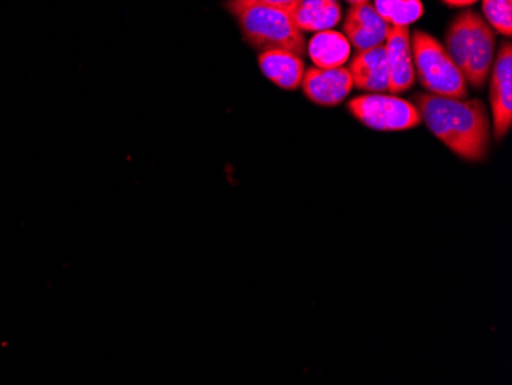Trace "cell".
Returning a JSON list of instances; mask_svg holds the SVG:
<instances>
[{
    "instance_id": "8992f818",
    "label": "cell",
    "mask_w": 512,
    "mask_h": 385,
    "mask_svg": "<svg viewBox=\"0 0 512 385\" xmlns=\"http://www.w3.org/2000/svg\"><path fill=\"white\" fill-rule=\"evenodd\" d=\"M496 34L490 24L474 11L471 22V39L468 43L467 70L465 79L471 88H485L493 70Z\"/></svg>"
},
{
    "instance_id": "9c48e42d",
    "label": "cell",
    "mask_w": 512,
    "mask_h": 385,
    "mask_svg": "<svg viewBox=\"0 0 512 385\" xmlns=\"http://www.w3.org/2000/svg\"><path fill=\"white\" fill-rule=\"evenodd\" d=\"M387 53L388 79L391 94H402L413 88L416 82L413 53H411V36L408 27H390L385 40Z\"/></svg>"
},
{
    "instance_id": "5b68a950",
    "label": "cell",
    "mask_w": 512,
    "mask_h": 385,
    "mask_svg": "<svg viewBox=\"0 0 512 385\" xmlns=\"http://www.w3.org/2000/svg\"><path fill=\"white\" fill-rule=\"evenodd\" d=\"M490 100L493 112V135L496 142H502L512 126V45H500L496 62L493 63Z\"/></svg>"
},
{
    "instance_id": "30bf717a",
    "label": "cell",
    "mask_w": 512,
    "mask_h": 385,
    "mask_svg": "<svg viewBox=\"0 0 512 385\" xmlns=\"http://www.w3.org/2000/svg\"><path fill=\"white\" fill-rule=\"evenodd\" d=\"M353 86L368 94H384L390 88L385 43L381 47L361 51L353 56L348 68Z\"/></svg>"
},
{
    "instance_id": "7c38bea8",
    "label": "cell",
    "mask_w": 512,
    "mask_h": 385,
    "mask_svg": "<svg viewBox=\"0 0 512 385\" xmlns=\"http://www.w3.org/2000/svg\"><path fill=\"white\" fill-rule=\"evenodd\" d=\"M287 13L302 33L332 30L342 16L338 0H298Z\"/></svg>"
},
{
    "instance_id": "2e32d148",
    "label": "cell",
    "mask_w": 512,
    "mask_h": 385,
    "mask_svg": "<svg viewBox=\"0 0 512 385\" xmlns=\"http://www.w3.org/2000/svg\"><path fill=\"white\" fill-rule=\"evenodd\" d=\"M298 0H226V7L230 13H237L238 10L250 5H263V7L278 8V10L289 11Z\"/></svg>"
},
{
    "instance_id": "6da1fadb",
    "label": "cell",
    "mask_w": 512,
    "mask_h": 385,
    "mask_svg": "<svg viewBox=\"0 0 512 385\" xmlns=\"http://www.w3.org/2000/svg\"><path fill=\"white\" fill-rule=\"evenodd\" d=\"M414 105L422 122L451 152L465 162H485L490 152L491 123L479 99H451L417 94Z\"/></svg>"
},
{
    "instance_id": "9a60e30c",
    "label": "cell",
    "mask_w": 512,
    "mask_h": 385,
    "mask_svg": "<svg viewBox=\"0 0 512 385\" xmlns=\"http://www.w3.org/2000/svg\"><path fill=\"white\" fill-rule=\"evenodd\" d=\"M512 0H482V10L486 22L493 30L505 37H511Z\"/></svg>"
},
{
    "instance_id": "52a82bcc",
    "label": "cell",
    "mask_w": 512,
    "mask_h": 385,
    "mask_svg": "<svg viewBox=\"0 0 512 385\" xmlns=\"http://www.w3.org/2000/svg\"><path fill=\"white\" fill-rule=\"evenodd\" d=\"M390 27L391 25L379 16L375 5L362 2L353 4L347 11L342 34L347 37L348 43L355 48L356 53H361L384 45Z\"/></svg>"
},
{
    "instance_id": "277c9868",
    "label": "cell",
    "mask_w": 512,
    "mask_h": 385,
    "mask_svg": "<svg viewBox=\"0 0 512 385\" xmlns=\"http://www.w3.org/2000/svg\"><path fill=\"white\" fill-rule=\"evenodd\" d=\"M347 108L362 125L375 131H408L422 123L416 105L396 94H365L350 100Z\"/></svg>"
},
{
    "instance_id": "7a4b0ae2",
    "label": "cell",
    "mask_w": 512,
    "mask_h": 385,
    "mask_svg": "<svg viewBox=\"0 0 512 385\" xmlns=\"http://www.w3.org/2000/svg\"><path fill=\"white\" fill-rule=\"evenodd\" d=\"M411 53L414 73L428 93L451 99H467V79L436 37L417 30L411 37Z\"/></svg>"
},
{
    "instance_id": "e0dca14e",
    "label": "cell",
    "mask_w": 512,
    "mask_h": 385,
    "mask_svg": "<svg viewBox=\"0 0 512 385\" xmlns=\"http://www.w3.org/2000/svg\"><path fill=\"white\" fill-rule=\"evenodd\" d=\"M444 2L450 7H467V5L476 4L479 0H444Z\"/></svg>"
},
{
    "instance_id": "4fadbf2b",
    "label": "cell",
    "mask_w": 512,
    "mask_h": 385,
    "mask_svg": "<svg viewBox=\"0 0 512 385\" xmlns=\"http://www.w3.org/2000/svg\"><path fill=\"white\" fill-rule=\"evenodd\" d=\"M307 53L316 68L332 70L347 63L352 53V45L342 33L333 30L318 31L310 39Z\"/></svg>"
},
{
    "instance_id": "8fae6325",
    "label": "cell",
    "mask_w": 512,
    "mask_h": 385,
    "mask_svg": "<svg viewBox=\"0 0 512 385\" xmlns=\"http://www.w3.org/2000/svg\"><path fill=\"white\" fill-rule=\"evenodd\" d=\"M261 71L264 76L286 91H295L301 88L306 65L298 54L286 50L263 51L258 56Z\"/></svg>"
},
{
    "instance_id": "5bb4252c",
    "label": "cell",
    "mask_w": 512,
    "mask_h": 385,
    "mask_svg": "<svg viewBox=\"0 0 512 385\" xmlns=\"http://www.w3.org/2000/svg\"><path fill=\"white\" fill-rule=\"evenodd\" d=\"M375 8L391 27H408L424 14L421 0H375Z\"/></svg>"
},
{
    "instance_id": "ac0fdd59",
    "label": "cell",
    "mask_w": 512,
    "mask_h": 385,
    "mask_svg": "<svg viewBox=\"0 0 512 385\" xmlns=\"http://www.w3.org/2000/svg\"><path fill=\"white\" fill-rule=\"evenodd\" d=\"M350 4H362V2H368V0H347Z\"/></svg>"
},
{
    "instance_id": "3957f363",
    "label": "cell",
    "mask_w": 512,
    "mask_h": 385,
    "mask_svg": "<svg viewBox=\"0 0 512 385\" xmlns=\"http://www.w3.org/2000/svg\"><path fill=\"white\" fill-rule=\"evenodd\" d=\"M234 14L244 40L256 50H286L306 56V37L295 27L287 11L250 5Z\"/></svg>"
},
{
    "instance_id": "ba28073f",
    "label": "cell",
    "mask_w": 512,
    "mask_h": 385,
    "mask_svg": "<svg viewBox=\"0 0 512 385\" xmlns=\"http://www.w3.org/2000/svg\"><path fill=\"white\" fill-rule=\"evenodd\" d=\"M301 88L304 96L316 105L338 106L352 93V74L345 66L332 70L313 66L304 73Z\"/></svg>"
}]
</instances>
